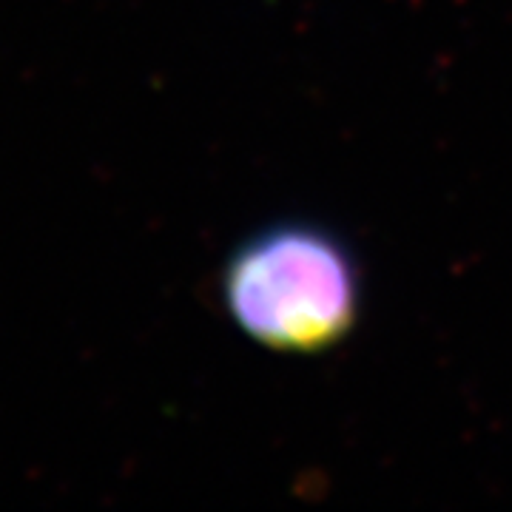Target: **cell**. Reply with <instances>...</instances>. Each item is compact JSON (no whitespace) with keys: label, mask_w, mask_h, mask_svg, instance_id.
Listing matches in <instances>:
<instances>
[{"label":"cell","mask_w":512,"mask_h":512,"mask_svg":"<svg viewBox=\"0 0 512 512\" xmlns=\"http://www.w3.org/2000/svg\"><path fill=\"white\" fill-rule=\"evenodd\" d=\"M222 302L248 339L313 356L345 342L362 285L350 251L313 225H276L242 242L222 271Z\"/></svg>","instance_id":"obj_1"}]
</instances>
